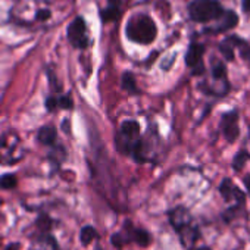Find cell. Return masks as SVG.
Here are the masks:
<instances>
[{"label":"cell","mask_w":250,"mask_h":250,"mask_svg":"<svg viewBox=\"0 0 250 250\" xmlns=\"http://www.w3.org/2000/svg\"><path fill=\"white\" fill-rule=\"evenodd\" d=\"M116 150L125 156H131L134 161L142 162L145 153V142L140 137V124L137 121H124L115 136Z\"/></svg>","instance_id":"1"},{"label":"cell","mask_w":250,"mask_h":250,"mask_svg":"<svg viewBox=\"0 0 250 250\" xmlns=\"http://www.w3.org/2000/svg\"><path fill=\"white\" fill-rule=\"evenodd\" d=\"M168 215H169V222L177 231L181 244L186 249H193L197 240L200 238V231L191 213L184 206H177L172 210H169Z\"/></svg>","instance_id":"2"},{"label":"cell","mask_w":250,"mask_h":250,"mask_svg":"<svg viewBox=\"0 0 250 250\" xmlns=\"http://www.w3.org/2000/svg\"><path fill=\"white\" fill-rule=\"evenodd\" d=\"M125 34H127L128 40L134 43L150 44L158 36V27L149 15L139 14L128 21L127 27H125Z\"/></svg>","instance_id":"3"},{"label":"cell","mask_w":250,"mask_h":250,"mask_svg":"<svg viewBox=\"0 0 250 250\" xmlns=\"http://www.w3.org/2000/svg\"><path fill=\"white\" fill-rule=\"evenodd\" d=\"M224 14L222 5L218 0H194L188 5V15L194 22H209L219 20Z\"/></svg>","instance_id":"4"},{"label":"cell","mask_w":250,"mask_h":250,"mask_svg":"<svg viewBox=\"0 0 250 250\" xmlns=\"http://www.w3.org/2000/svg\"><path fill=\"white\" fill-rule=\"evenodd\" d=\"M21 158L22 150L17 134H6L0 139V164H15Z\"/></svg>","instance_id":"5"},{"label":"cell","mask_w":250,"mask_h":250,"mask_svg":"<svg viewBox=\"0 0 250 250\" xmlns=\"http://www.w3.org/2000/svg\"><path fill=\"white\" fill-rule=\"evenodd\" d=\"M66 36L69 43L75 49H87L90 44V36H88V28L85 21L81 17H77L66 30Z\"/></svg>","instance_id":"6"},{"label":"cell","mask_w":250,"mask_h":250,"mask_svg":"<svg viewBox=\"0 0 250 250\" xmlns=\"http://www.w3.org/2000/svg\"><path fill=\"white\" fill-rule=\"evenodd\" d=\"M219 193L221 196L224 197V200L232 203L231 209L228 210V213L232 216V213L238 209H241L244 206V200H246V196L244 193L229 180V178H224L222 183L219 184Z\"/></svg>","instance_id":"7"},{"label":"cell","mask_w":250,"mask_h":250,"mask_svg":"<svg viewBox=\"0 0 250 250\" xmlns=\"http://www.w3.org/2000/svg\"><path fill=\"white\" fill-rule=\"evenodd\" d=\"M221 131L228 143H234L240 134L238 130V113L235 110L228 112L222 116L221 121Z\"/></svg>","instance_id":"8"},{"label":"cell","mask_w":250,"mask_h":250,"mask_svg":"<svg viewBox=\"0 0 250 250\" xmlns=\"http://www.w3.org/2000/svg\"><path fill=\"white\" fill-rule=\"evenodd\" d=\"M203 53H205V46L203 44H199V43H191L188 50H187V55H186V63L187 66H190L191 69L197 65L202 63V58H203Z\"/></svg>","instance_id":"9"},{"label":"cell","mask_w":250,"mask_h":250,"mask_svg":"<svg viewBox=\"0 0 250 250\" xmlns=\"http://www.w3.org/2000/svg\"><path fill=\"white\" fill-rule=\"evenodd\" d=\"M37 140L42 145L52 147L53 145H56V140H58L56 128L53 127V125H44V127H42L37 133Z\"/></svg>","instance_id":"10"},{"label":"cell","mask_w":250,"mask_h":250,"mask_svg":"<svg viewBox=\"0 0 250 250\" xmlns=\"http://www.w3.org/2000/svg\"><path fill=\"white\" fill-rule=\"evenodd\" d=\"M72 106H74V102H72L69 94H65V96H61V97L50 96L46 100V109L49 112H53L58 107H61V109H72Z\"/></svg>","instance_id":"11"},{"label":"cell","mask_w":250,"mask_h":250,"mask_svg":"<svg viewBox=\"0 0 250 250\" xmlns=\"http://www.w3.org/2000/svg\"><path fill=\"white\" fill-rule=\"evenodd\" d=\"M219 20H221V25H218L215 30H210V31H213V33H222V31H227V30L234 28L237 25V22H238V17L232 11L224 12Z\"/></svg>","instance_id":"12"},{"label":"cell","mask_w":250,"mask_h":250,"mask_svg":"<svg viewBox=\"0 0 250 250\" xmlns=\"http://www.w3.org/2000/svg\"><path fill=\"white\" fill-rule=\"evenodd\" d=\"M121 83H122V88H124V90H127L128 93H131V94H133V93H139L136 78H134V75H133L131 72H125V74L122 75Z\"/></svg>","instance_id":"13"},{"label":"cell","mask_w":250,"mask_h":250,"mask_svg":"<svg viewBox=\"0 0 250 250\" xmlns=\"http://www.w3.org/2000/svg\"><path fill=\"white\" fill-rule=\"evenodd\" d=\"M250 159V153L247 152V150H240L235 156H234V159H232V168H234V171H241L243 169V167L246 165V162Z\"/></svg>","instance_id":"14"},{"label":"cell","mask_w":250,"mask_h":250,"mask_svg":"<svg viewBox=\"0 0 250 250\" xmlns=\"http://www.w3.org/2000/svg\"><path fill=\"white\" fill-rule=\"evenodd\" d=\"M18 184V180L14 174H5L0 177V188L2 190H12Z\"/></svg>","instance_id":"15"},{"label":"cell","mask_w":250,"mask_h":250,"mask_svg":"<svg viewBox=\"0 0 250 250\" xmlns=\"http://www.w3.org/2000/svg\"><path fill=\"white\" fill-rule=\"evenodd\" d=\"M212 75H213L215 80L227 81L225 80V77H227V68H225V65L221 61H213V63H212Z\"/></svg>","instance_id":"16"},{"label":"cell","mask_w":250,"mask_h":250,"mask_svg":"<svg viewBox=\"0 0 250 250\" xmlns=\"http://www.w3.org/2000/svg\"><path fill=\"white\" fill-rule=\"evenodd\" d=\"M96 237H97V232H96V229H94L93 227L87 225V227H84V228L81 229V235H80V238H81V243H83L84 246L90 244Z\"/></svg>","instance_id":"17"},{"label":"cell","mask_w":250,"mask_h":250,"mask_svg":"<svg viewBox=\"0 0 250 250\" xmlns=\"http://www.w3.org/2000/svg\"><path fill=\"white\" fill-rule=\"evenodd\" d=\"M52 149H53V150H52V153H50L49 158H50L52 162H55L56 165H59V164L65 159V155H66V153H65V149H63L62 146H59V145H53Z\"/></svg>","instance_id":"18"},{"label":"cell","mask_w":250,"mask_h":250,"mask_svg":"<svg viewBox=\"0 0 250 250\" xmlns=\"http://www.w3.org/2000/svg\"><path fill=\"white\" fill-rule=\"evenodd\" d=\"M119 15H121V12H119V9L118 8H106V9H103L102 11V20L106 22H112V21H116L118 18H119Z\"/></svg>","instance_id":"19"},{"label":"cell","mask_w":250,"mask_h":250,"mask_svg":"<svg viewBox=\"0 0 250 250\" xmlns=\"http://www.w3.org/2000/svg\"><path fill=\"white\" fill-rule=\"evenodd\" d=\"M219 52L222 53V56L227 59V61H234V46L228 42V40H225L222 44H219Z\"/></svg>","instance_id":"20"},{"label":"cell","mask_w":250,"mask_h":250,"mask_svg":"<svg viewBox=\"0 0 250 250\" xmlns=\"http://www.w3.org/2000/svg\"><path fill=\"white\" fill-rule=\"evenodd\" d=\"M37 225H39V228L43 231V232H49L50 231V227H52V221H50V218L49 216H46V215H40V218H39V221H37Z\"/></svg>","instance_id":"21"},{"label":"cell","mask_w":250,"mask_h":250,"mask_svg":"<svg viewBox=\"0 0 250 250\" xmlns=\"http://www.w3.org/2000/svg\"><path fill=\"white\" fill-rule=\"evenodd\" d=\"M36 18H37L39 21H46V20H49V18H50V11H49V9H40V11L37 12V15H36Z\"/></svg>","instance_id":"22"},{"label":"cell","mask_w":250,"mask_h":250,"mask_svg":"<svg viewBox=\"0 0 250 250\" xmlns=\"http://www.w3.org/2000/svg\"><path fill=\"white\" fill-rule=\"evenodd\" d=\"M119 5H121V0H107L109 8H118L119 9Z\"/></svg>","instance_id":"23"},{"label":"cell","mask_w":250,"mask_h":250,"mask_svg":"<svg viewBox=\"0 0 250 250\" xmlns=\"http://www.w3.org/2000/svg\"><path fill=\"white\" fill-rule=\"evenodd\" d=\"M241 6H243V11H244L246 14H250V0H243Z\"/></svg>","instance_id":"24"},{"label":"cell","mask_w":250,"mask_h":250,"mask_svg":"<svg viewBox=\"0 0 250 250\" xmlns=\"http://www.w3.org/2000/svg\"><path fill=\"white\" fill-rule=\"evenodd\" d=\"M5 250H20V244L14 243V244H9Z\"/></svg>","instance_id":"25"},{"label":"cell","mask_w":250,"mask_h":250,"mask_svg":"<svg viewBox=\"0 0 250 250\" xmlns=\"http://www.w3.org/2000/svg\"><path fill=\"white\" fill-rule=\"evenodd\" d=\"M244 184H246V187H247L249 191H250V175H246V177H244Z\"/></svg>","instance_id":"26"},{"label":"cell","mask_w":250,"mask_h":250,"mask_svg":"<svg viewBox=\"0 0 250 250\" xmlns=\"http://www.w3.org/2000/svg\"><path fill=\"white\" fill-rule=\"evenodd\" d=\"M199 250H210V247H202V249H199Z\"/></svg>","instance_id":"27"}]
</instances>
